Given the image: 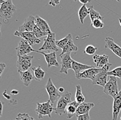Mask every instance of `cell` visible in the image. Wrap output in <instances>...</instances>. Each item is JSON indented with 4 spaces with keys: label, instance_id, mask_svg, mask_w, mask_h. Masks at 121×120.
Segmentation results:
<instances>
[{
    "label": "cell",
    "instance_id": "obj_14",
    "mask_svg": "<svg viewBox=\"0 0 121 120\" xmlns=\"http://www.w3.org/2000/svg\"><path fill=\"white\" fill-rule=\"evenodd\" d=\"M35 52L38 53H41V54H42L44 56L48 68L51 67L52 66H54L56 67H59V63L58 62V61L56 60V52H53V53H45L44 52L39 51H36V50L35 51Z\"/></svg>",
    "mask_w": 121,
    "mask_h": 120
},
{
    "label": "cell",
    "instance_id": "obj_13",
    "mask_svg": "<svg viewBox=\"0 0 121 120\" xmlns=\"http://www.w3.org/2000/svg\"><path fill=\"white\" fill-rule=\"evenodd\" d=\"M35 17L30 15L28 17L22 25L19 27L17 31L19 32H32L35 26Z\"/></svg>",
    "mask_w": 121,
    "mask_h": 120
},
{
    "label": "cell",
    "instance_id": "obj_47",
    "mask_svg": "<svg viewBox=\"0 0 121 120\" xmlns=\"http://www.w3.org/2000/svg\"></svg>",
    "mask_w": 121,
    "mask_h": 120
},
{
    "label": "cell",
    "instance_id": "obj_9",
    "mask_svg": "<svg viewBox=\"0 0 121 120\" xmlns=\"http://www.w3.org/2000/svg\"><path fill=\"white\" fill-rule=\"evenodd\" d=\"M14 35L17 37H22L23 39H25L26 41H27L29 44L31 46L35 44H39L41 43V40L40 39H38L35 34L33 33V32H19V31H15L14 33Z\"/></svg>",
    "mask_w": 121,
    "mask_h": 120
},
{
    "label": "cell",
    "instance_id": "obj_6",
    "mask_svg": "<svg viewBox=\"0 0 121 120\" xmlns=\"http://www.w3.org/2000/svg\"><path fill=\"white\" fill-rule=\"evenodd\" d=\"M112 66V64L109 63L103 68H101V71L96 75V76L92 80L93 85H98L103 87H105L107 82V73L109 71V68Z\"/></svg>",
    "mask_w": 121,
    "mask_h": 120
},
{
    "label": "cell",
    "instance_id": "obj_8",
    "mask_svg": "<svg viewBox=\"0 0 121 120\" xmlns=\"http://www.w3.org/2000/svg\"><path fill=\"white\" fill-rule=\"evenodd\" d=\"M18 59L17 61V67L19 72H24L29 70L32 66V61L34 58L32 55H23V56H17Z\"/></svg>",
    "mask_w": 121,
    "mask_h": 120
},
{
    "label": "cell",
    "instance_id": "obj_26",
    "mask_svg": "<svg viewBox=\"0 0 121 120\" xmlns=\"http://www.w3.org/2000/svg\"><path fill=\"white\" fill-rule=\"evenodd\" d=\"M76 94H75V101L79 104L85 102V97L83 95L82 90H81V86L80 85H76Z\"/></svg>",
    "mask_w": 121,
    "mask_h": 120
},
{
    "label": "cell",
    "instance_id": "obj_12",
    "mask_svg": "<svg viewBox=\"0 0 121 120\" xmlns=\"http://www.w3.org/2000/svg\"><path fill=\"white\" fill-rule=\"evenodd\" d=\"M101 71V68L93 67L90 69L85 70L81 73L76 75V78L77 79H90L91 81L94 79V78Z\"/></svg>",
    "mask_w": 121,
    "mask_h": 120
},
{
    "label": "cell",
    "instance_id": "obj_34",
    "mask_svg": "<svg viewBox=\"0 0 121 120\" xmlns=\"http://www.w3.org/2000/svg\"><path fill=\"white\" fill-rule=\"evenodd\" d=\"M76 118H77V120H90V117L89 113L78 115L76 117Z\"/></svg>",
    "mask_w": 121,
    "mask_h": 120
},
{
    "label": "cell",
    "instance_id": "obj_10",
    "mask_svg": "<svg viewBox=\"0 0 121 120\" xmlns=\"http://www.w3.org/2000/svg\"><path fill=\"white\" fill-rule=\"evenodd\" d=\"M59 56H60V60H61V68L59 70V73L68 75V70L72 69V61H73V60L71 57L70 53L60 55Z\"/></svg>",
    "mask_w": 121,
    "mask_h": 120
},
{
    "label": "cell",
    "instance_id": "obj_20",
    "mask_svg": "<svg viewBox=\"0 0 121 120\" xmlns=\"http://www.w3.org/2000/svg\"><path fill=\"white\" fill-rule=\"evenodd\" d=\"M35 24L39 28H40L43 32H48V33L51 32L50 28L48 22L45 21V19H43V18H41L39 16L35 17Z\"/></svg>",
    "mask_w": 121,
    "mask_h": 120
},
{
    "label": "cell",
    "instance_id": "obj_19",
    "mask_svg": "<svg viewBox=\"0 0 121 120\" xmlns=\"http://www.w3.org/2000/svg\"><path fill=\"white\" fill-rule=\"evenodd\" d=\"M94 66H89V65H86V64H83L81 63H79L78 61H76L75 60L72 61V69L74 71L75 75H78L79 73H81V72H83L85 70L91 68Z\"/></svg>",
    "mask_w": 121,
    "mask_h": 120
},
{
    "label": "cell",
    "instance_id": "obj_41",
    "mask_svg": "<svg viewBox=\"0 0 121 120\" xmlns=\"http://www.w3.org/2000/svg\"><path fill=\"white\" fill-rule=\"evenodd\" d=\"M59 92H64V88L60 87V88H59Z\"/></svg>",
    "mask_w": 121,
    "mask_h": 120
},
{
    "label": "cell",
    "instance_id": "obj_3",
    "mask_svg": "<svg viewBox=\"0 0 121 120\" xmlns=\"http://www.w3.org/2000/svg\"><path fill=\"white\" fill-rule=\"evenodd\" d=\"M55 111V108L53 107V104L50 100L44 103H37V108L35 112L38 115L39 119H42L43 116L47 115L49 118H51L52 113Z\"/></svg>",
    "mask_w": 121,
    "mask_h": 120
},
{
    "label": "cell",
    "instance_id": "obj_30",
    "mask_svg": "<svg viewBox=\"0 0 121 120\" xmlns=\"http://www.w3.org/2000/svg\"><path fill=\"white\" fill-rule=\"evenodd\" d=\"M32 32H33V33L35 34V35L38 39H39L40 37H45V36L47 37V35H48V32H45L42 31V30H41L40 28H39L36 25H35V28H34V29H33V31H32Z\"/></svg>",
    "mask_w": 121,
    "mask_h": 120
},
{
    "label": "cell",
    "instance_id": "obj_17",
    "mask_svg": "<svg viewBox=\"0 0 121 120\" xmlns=\"http://www.w3.org/2000/svg\"><path fill=\"white\" fill-rule=\"evenodd\" d=\"M94 62L99 68H102L109 64V56L106 55H94L93 56Z\"/></svg>",
    "mask_w": 121,
    "mask_h": 120
},
{
    "label": "cell",
    "instance_id": "obj_1",
    "mask_svg": "<svg viewBox=\"0 0 121 120\" xmlns=\"http://www.w3.org/2000/svg\"><path fill=\"white\" fill-rule=\"evenodd\" d=\"M17 7L13 3L12 0H6L4 3L1 4L0 6V17L5 23H7L8 20L14 15L16 12Z\"/></svg>",
    "mask_w": 121,
    "mask_h": 120
},
{
    "label": "cell",
    "instance_id": "obj_16",
    "mask_svg": "<svg viewBox=\"0 0 121 120\" xmlns=\"http://www.w3.org/2000/svg\"><path fill=\"white\" fill-rule=\"evenodd\" d=\"M121 110V90L118 95L113 98V118L112 120H118L119 113Z\"/></svg>",
    "mask_w": 121,
    "mask_h": 120
},
{
    "label": "cell",
    "instance_id": "obj_38",
    "mask_svg": "<svg viewBox=\"0 0 121 120\" xmlns=\"http://www.w3.org/2000/svg\"><path fill=\"white\" fill-rule=\"evenodd\" d=\"M2 113H3V103L0 101V117L2 115Z\"/></svg>",
    "mask_w": 121,
    "mask_h": 120
},
{
    "label": "cell",
    "instance_id": "obj_37",
    "mask_svg": "<svg viewBox=\"0 0 121 120\" xmlns=\"http://www.w3.org/2000/svg\"><path fill=\"white\" fill-rule=\"evenodd\" d=\"M78 1H79V2H80L81 4H82L83 5H86L87 4L91 2V0H78Z\"/></svg>",
    "mask_w": 121,
    "mask_h": 120
},
{
    "label": "cell",
    "instance_id": "obj_11",
    "mask_svg": "<svg viewBox=\"0 0 121 120\" xmlns=\"http://www.w3.org/2000/svg\"><path fill=\"white\" fill-rule=\"evenodd\" d=\"M35 50L32 48L29 43L23 39H22V40H20L18 46L16 48L17 56L26 55L31 52H35Z\"/></svg>",
    "mask_w": 121,
    "mask_h": 120
},
{
    "label": "cell",
    "instance_id": "obj_24",
    "mask_svg": "<svg viewBox=\"0 0 121 120\" xmlns=\"http://www.w3.org/2000/svg\"><path fill=\"white\" fill-rule=\"evenodd\" d=\"M34 73V78L38 81H41L45 75V72L41 68V66H38L37 67H33L32 68Z\"/></svg>",
    "mask_w": 121,
    "mask_h": 120
},
{
    "label": "cell",
    "instance_id": "obj_25",
    "mask_svg": "<svg viewBox=\"0 0 121 120\" xmlns=\"http://www.w3.org/2000/svg\"><path fill=\"white\" fill-rule=\"evenodd\" d=\"M78 18H79L80 22L83 24L84 23V19L90 15L89 8L87 7L86 5H83L78 10Z\"/></svg>",
    "mask_w": 121,
    "mask_h": 120
},
{
    "label": "cell",
    "instance_id": "obj_27",
    "mask_svg": "<svg viewBox=\"0 0 121 120\" xmlns=\"http://www.w3.org/2000/svg\"><path fill=\"white\" fill-rule=\"evenodd\" d=\"M89 8V11H90V17L91 21L93 22L94 20L96 19H102L103 20L104 17H102L101 15H100V13H98V11H96L94 7L93 6H91Z\"/></svg>",
    "mask_w": 121,
    "mask_h": 120
},
{
    "label": "cell",
    "instance_id": "obj_43",
    "mask_svg": "<svg viewBox=\"0 0 121 120\" xmlns=\"http://www.w3.org/2000/svg\"><path fill=\"white\" fill-rule=\"evenodd\" d=\"M5 1L4 0H0V4H2L3 3H4Z\"/></svg>",
    "mask_w": 121,
    "mask_h": 120
},
{
    "label": "cell",
    "instance_id": "obj_7",
    "mask_svg": "<svg viewBox=\"0 0 121 120\" xmlns=\"http://www.w3.org/2000/svg\"><path fill=\"white\" fill-rule=\"evenodd\" d=\"M45 88L49 95V100L52 104L55 102L58 101L61 97L60 95L59 89H57L54 85L51 77L48 78L47 83L45 86Z\"/></svg>",
    "mask_w": 121,
    "mask_h": 120
},
{
    "label": "cell",
    "instance_id": "obj_33",
    "mask_svg": "<svg viewBox=\"0 0 121 120\" xmlns=\"http://www.w3.org/2000/svg\"><path fill=\"white\" fill-rule=\"evenodd\" d=\"M16 120H35L28 113H19L17 116Z\"/></svg>",
    "mask_w": 121,
    "mask_h": 120
},
{
    "label": "cell",
    "instance_id": "obj_29",
    "mask_svg": "<svg viewBox=\"0 0 121 120\" xmlns=\"http://www.w3.org/2000/svg\"><path fill=\"white\" fill-rule=\"evenodd\" d=\"M107 75L109 76H113L117 78H119L121 80V66L115 68L114 69L112 70L111 71H109L107 73Z\"/></svg>",
    "mask_w": 121,
    "mask_h": 120
},
{
    "label": "cell",
    "instance_id": "obj_2",
    "mask_svg": "<svg viewBox=\"0 0 121 120\" xmlns=\"http://www.w3.org/2000/svg\"><path fill=\"white\" fill-rule=\"evenodd\" d=\"M56 42V34L52 32H49L44 39L42 46L39 49V51H46L48 52V53L58 52L59 48L57 46Z\"/></svg>",
    "mask_w": 121,
    "mask_h": 120
},
{
    "label": "cell",
    "instance_id": "obj_45",
    "mask_svg": "<svg viewBox=\"0 0 121 120\" xmlns=\"http://www.w3.org/2000/svg\"><path fill=\"white\" fill-rule=\"evenodd\" d=\"M116 1H118V2H120V0H116Z\"/></svg>",
    "mask_w": 121,
    "mask_h": 120
},
{
    "label": "cell",
    "instance_id": "obj_23",
    "mask_svg": "<svg viewBox=\"0 0 121 120\" xmlns=\"http://www.w3.org/2000/svg\"><path fill=\"white\" fill-rule=\"evenodd\" d=\"M78 51V48L77 46L74 44L73 40H72V37L69 39V40L68 41L67 44L64 46V48L62 49V53L60 55H63L65 53H68L71 52H76Z\"/></svg>",
    "mask_w": 121,
    "mask_h": 120
},
{
    "label": "cell",
    "instance_id": "obj_5",
    "mask_svg": "<svg viewBox=\"0 0 121 120\" xmlns=\"http://www.w3.org/2000/svg\"><path fill=\"white\" fill-rule=\"evenodd\" d=\"M104 93L114 98L119 93L118 80L117 77L113 76H109V81L107 82L105 86L104 87Z\"/></svg>",
    "mask_w": 121,
    "mask_h": 120
},
{
    "label": "cell",
    "instance_id": "obj_28",
    "mask_svg": "<svg viewBox=\"0 0 121 120\" xmlns=\"http://www.w3.org/2000/svg\"><path fill=\"white\" fill-rule=\"evenodd\" d=\"M72 37V35L71 34H68L65 37H64L63 39H60V40L56 41V45H57V46L59 48L63 49L64 48V46L67 44L68 41L69 40V39Z\"/></svg>",
    "mask_w": 121,
    "mask_h": 120
},
{
    "label": "cell",
    "instance_id": "obj_36",
    "mask_svg": "<svg viewBox=\"0 0 121 120\" xmlns=\"http://www.w3.org/2000/svg\"><path fill=\"white\" fill-rule=\"evenodd\" d=\"M6 67V64H4V63H0V78L1 77V75H2V73H3V72L4 71V70H5V68Z\"/></svg>",
    "mask_w": 121,
    "mask_h": 120
},
{
    "label": "cell",
    "instance_id": "obj_15",
    "mask_svg": "<svg viewBox=\"0 0 121 120\" xmlns=\"http://www.w3.org/2000/svg\"><path fill=\"white\" fill-rule=\"evenodd\" d=\"M105 48L111 50L116 56L121 59V47L116 44L112 37H107L105 39Z\"/></svg>",
    "mask_w": 121,
    "mask_h": 120
},
{
    "label": "cell",
    "instance_id": "obj_44",
    "mask_svg": "<svg viewBox=\"0 0 121 120\" xmlns=\"http://www.w3.org/2000/svg\"><path fill=\"white\" fill-rule=\"evenodd\" d=\"M119 22H120V23H121V19H119Z\"/></svg>",
    "mask_w": 121,
    "mask_h": 120
},
{
    "label": "cell",
    "instance_id": "obj_31",
    "mask_svg": "<svg viewBox=\"0 0 121 120\" xmlns=\"http://www.w3.org/2000/svg\"><path fill=\"white\" fill-rule=\"evenodd\" d=\"M96 51H97V48L95 47L94 46L88 45L85 47L84 53L88 55H94Z\"/></svg>",
    "mask_w": 121,
    "mask_h": 120
},
{
    "label": "cell",
    "instance_id": "obj_22",
    "mask_svg": "<svg viewBox=\"0 0 121 120\" xmlns=\"http://www.w3.org/2000/svg\"><path fill=\"white\" fill-rule=\"evenodd\" d=\"M78 106H79V104H78L76 101L72 102L71 103L68 104L65 109V113H67V118L71 119L74 115H76V110Z\"/></svg>",
    "mask_w": 121,
    "mask_h": 120
},
{
    "label": "cell",
    "instance_id": "obj_35",
    "mask_svg": "<svg viewBox=\"0 0 121 120\" xmlns=\"http://www.w3.org/2000/svg\"><path fill=\"white\" fill-rule=\"evenodd\" d=\"M60 0H50L49 2V5L52 6L53 7H55L56 5L59 4Z\"/></svg>",
    "mask_w": 121,
    "mask_h": 120
},
{
    "label": "cell",
    "instance_id": "obj_39",
    "mask_svg": "<svg viewBox=\"0 0 121 120\" xmlns=\"http://www.w3.org/2000/svg\"><path fill=\"white\" fill-rule=\"evenodd\" d=\"M11 94L13 95H17L19 94V91L17 90H13L11 91Z\"/></svg>",
    "mask_w": 121,
    "mask_h": 120
},
{
    "label": "cell",
    "instance_id": "obj_46",
    "mask_svg": "<svg viewBox=\"0 0 121 120\" xmlns=\"http://www.w3.org/2000/svg\"><path fill=\"white\" fill-rule=\"evenodd\" d=\"M74 1H77L78 0H74Z\"/></svg>",
    "mask_w": 121,
    "mask_h": 120
},
{
    "label": "cell",
    "instance_id": "obj_32",
    "mask_svg": "<svg viewBox=\"0 0 121 120\" xmlns=\"http://www.w3.org/2000/svg\"><path fill=\"white\" fill-rule=\"evenodd\" d=\"M91 26L94 27V28H96V29L103 28L104 27L103 20L100 19H96L94 20L93 22H91Z\"/></svg>",
    "mask_w": 121,
    "mask_h": 120
},
{
    "label": "cell",
    "instance_id": "obj_42",
    "mask_svg": "<svg viewBox=\"0 0 121 120\" xmlns=\"http://www.w3.org/2000/svg\"><path fill=\"white\" fill-rule=\"evenodd\" d=\"M1 23L0 22V37H1Z\"/></svg>",
    "mask_w": 121,
    "mask_h": 120
},
{
    "label": "cell",
    "instance_id": "obj_21",
    "mask_svg": "<svg viewBox=\"0 0 121 120\" xmlns=\"http://www.w3.org/2000/svg\"><path fill=\"white\" fill-rule=\"evenodd\" d=\"M19 75H20V79L22 82L23 83L24 86L26 87H28L30 85L31 82L34 79V75L32 74L31 71L29 70L27 71H24V72H19Z\"/></svg>",
    "mask_w": 121,
    "mask_h": 120
},
{
    "label": "cell",
    "instance_id": "obj_18",
    "mask_svg": "<svg viewBox=\"0 0 121 120\" xmlns=\"http://www.w3.org/2000/svg\"><path fill=\"white\" fill-rule=\"evenodd\" d=\"M94 106V103H85L83 102L82 104H79L76 113V116L81 115H85L90 112L91 109Z\"/></svg>",
    "mask_w": 121,
    "mask_h": 120
},
{
    "label": "cell",
    "instance_id": "obj_40",
    "mask_svg": "<svg viewBox=\"0 0 121 120\" xmlns=\"http://www.w3.org/2000/svg\"><path fill=\"white\" fill-rule=\"evenodd\" d=\"M3 95H4V97L5 98H7L8 99H10V97H9V95H8L7 94H6V91H5V92L3 93Z\"/></svg>",
    "mask_w": 121,
    "mask_h": 120
},
{
    "label": "cell",
    "instance_id": "obj_4",
    "mask_svg": "<svg viewBox=\"0 0 121 120\" xmlns=\"http://www.w3.org/2000/svg\"><path fill=\"white\" fill-rule=\"evenodd\" d=\"M72 93L69 92H65L62 95L60 99L58 100L57 106L55 108V113L59 115H63L65 113V109L68 105L72 102L71 100Z\"/></svg>",
    "mask_w": 121,
    "mask_h": 120
}]
</instances>
